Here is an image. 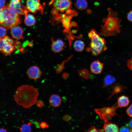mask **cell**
I'll use <instances>...</instances> for the list:
<instances>
[{
  "mask_svg": "<svg viewBox=\"0 0 132 132\" xmlns=\"http://www.w3.org/2000/svg\"><path fill=\"white\" fill-rule=\"evenodd\" d=\"M6 44L3 38H0V52H2Z\"/></svg>",
  "mask_w": 132,
  "mask_h": 132,
  "instance_id": "d4e9b609",
  "label": "cell"
},
{
  "mask_svg": "<svg viewBox=\"0 0 132 132\" xmlns=\"http://www.w3.org/2000/svg\"><path fill=\"white\" fill-rule=\"evenodd\" d=\"M7 132V130L3 128H0V132Z\"/></svg>",
  "mask_w": 132,
  "mask_h": 132,
  "instance_id": "8d00e7d4",
  "label": "cell"
},
{
  "mask_svg": "<svg viewBox=\"0 0 132 132\" xmlns=\"http://www.w3.org/2000/svg\"><path fill=\"white\" fill-rule=\"evenodd\" d=\"M118 107L117 103L111 107L95 109V111L100 119L106 122L110 119L117 114L116 111Z\"/></svg>",
  "mask_w": 132,
  "mask_h": 132,
  "instance_id": "8992f818",
  "label": "cell"
},
{
  "mask_svg": "<svg viewBox=\"0 0 132 132\" xmlns=\"http://www.w3.org/2000/svg\"><path fill=\"white\" fill-rule=\"evenodd\" d=\"M7 30L5 28L0 26V38H3L6 36Z\"/></svg>",
  "mask_w": 132,
  "mask_h": 132,
  "instance_id": "603a6c76",
  "label": "cell"
},
{
  "mask_svg": "<svg viewBox=\"0 0 132 132\" xmlns=\"http://www.w3.org/2000/svg\"><path fill=\"white\" fill-rule=\"evenodd\" d=\"M37 106L39 108H42L44 106V102L41 100H39L37 101L36 103Z\"/></svg>",
  "mask_w": 132,
  "mask_h": 132,
  "instance_id": "f546056e",
  "label": "cell"
},
{
  "mask_svg": "<svg viewBox=\"0 0 132 132\" xmlns=\"http://www.w3.org/2000/svg\"><path fill=\"white\" fill-rule=\"evenodd\" d=\"M126 126L128 127L131 132H132V119L128 123L126 124Z\"/></svg>",
  "mask_w": 132,
  "mask_h": 132,
  "instance_id": "e575fe53",
  "label": "cell"
},
{
  "mask_svg": "<svg viewBox=\"0 0 132 132\" xmlns=\"http://www.w3.org/2000/svg\"><path fill=\"white\" fill-rule=\"evenodd\" d=\"M121 90V87L119 86L115 87L114 89L113 92V94L117 93H118L120 92Z\"/></svg>",
  "mask_w": 132,
  "mask_h": 132,
  "instance_id": "d6a6232c",
  "label": "cell"
},
{
  "mask_svg": "<svg viewBox=\"0 0 132 132\" xmlns=\"http://www.w3.org/2000/svg\"><path fill=\"white\" fill-rule=\"evenodd\" d=\"M13 45L15 48L20 49L21 48L22 44L18 40L14 42Z\"/></svg>",
  "mask_w": 132,
  "mask_h": 132,
  "instance_id": "484cf974",
  "label": "cell"
},
{
  "mask_svg": "<svg viewBox=\"0 0 132 132\" xmlns=\"http://www.w3.org/2000/svg\"><path fill=\"white\" fill-rule=\"evenodd\" d=\"M31 123L24 124L22 125L20 128V130L22 132H30L31 131Z\"/></svg>",
  "mask_w": 132,
  "mask_h": 132,
  "instance_id": "ffe728a7",
  "label": "cell"
},
{
  "mask_svg": "<svg viewBox=\"0 0 132 132\" xmlns=\"http://www.w3.org/2000/svg\"><path fill=\"white\" fill-rule=\"evenodd\" d=\"M114 81V78L112 77L110 75H108L105 78L104 83L106 85H108L111 84Z\"/></svg>",
  "mask_w": 132,
  "mask_h": 132,
  "instance_id": "44dd1931",
  "label": "cell"
},
{
  "mask_svg": "<svg viewBox=\"0 0 132 132\" xmlns=\"http://www.w3.org/2000/svg\"><path fill=\"white\" fill-rule=\"evenodd\" d=\"M88 35L91 42L90 47L87 48V51L91 52L93 55H98L103 51L106 50L105 40L95 29H91L88 33Z\"/></svg>",
  "mask_w": 132,
  "mask_h": 132,
  "instance_id": "3957f363",
  "label": "cell"
},
{
  "mask_svg": "<svg viewBox=\"0 0 132 132\" xmlns=\"http://www.w3.org/2000/svg\"><path fill=\"white\" fill-rule=\"evenodd\" d=\"M21 1V0H10L8 4L9 8L14 12L19 15H23L27 9Z\"/></svg>",
  "mask_w": 132,
  "mask_h": 132,
  "instance_id": "52a82bcc",
  "label": "cell"
},
{
  "mask_svg": "<svg viewBox=\"0 0 132 132\" xmlns=\"http://www.w3.org/2000/svg\"><path fill=\"white\" fill-rule=\"evenodd\" d=\"M51 40L52 48L54 52L58 53L61 52L65 47L64 43L61 39H58L55 40L52 38Z\"/></svg>",
  "mask_w": 132,
  "mask_h": 132,
  "instance_id": "8fae6325",
  "label": "cell"
},
{
  "mask_svg": "<svg viewBox=\"0 0 132 132\" xmlns=\"http://www.w3.org/2000/svg\"><path fill=\"white\" fill-rule=\"evenodd\" d=\"M39 94L38 91L34 87L23 85L17 88L14 98L17 104L24 108H29L36 103Z\"/></svg>",
  "mask_w": 132,
  "mask_h": 132,
  "instance_id": "6da1fadb",
  "label": "cell"
},
{
  "mask_svg": "<svg viewBox=\"0 0 132 132\" xmlns=\"http://www.w3.org/2000/svg\"><path fill=\"white\" fill-rule=\"evenodd\" d=\"M85 45L84 42L82 40H76L73 44V47L74 49L78 52L82 51L84 49Z\"/></svg>",
  "mask_w": 132,
  "mask_h": 132,
  "instance_id": "e0dca14e",
  "label": "cell"
},
{
  "mask_svg": "<svg viewBox=\"0 0 132 132\" xmlns=\"http://www.w3.org/2000/svg\"><path fill=\"white\" fill-rule=\"evenodd\" d=\"M5 16L3 8H0V25L5 21Z\"/></svg>",
  "mask_w": 132,
  "mask_h": 132,
  "instance_id": "7402d4cb",
  "label": "cell"
},
{
  "mask_svg": "<svg viewBox=\"0 0 132 132\" xmlns=\"http://www.w3.org/2000/svg\"><path fill=\"white\" fill-rule=\"evenodd\" d=\"M128 115L130 117H132V104L128 107L126 111Z\"/></svg>",
  "mask_w": 132,
  "mask_h": 132,
  "instance_id": "83f0119b",
  "label": "cell"
},
{
  "mask_svg": "<svg viewBox=\"0 0 132 132\" xmlns=\"http://www.w3.org/2000/svg\"><path fill=\"white\" fill-rule=\"evenodd\" d=\"M14 48L13 45L7 44L1 53L5 56H8L13 52Z\"/></svg>",
  "mask_w": 132,
  "mask_h": 132,
  "instance_id": "d6986e66",
  "label": "cell"
},
{
  "mask_svg": "<svg viewBox=\"0 0 132 132\" xmlns=\"http://www.w3.org/2000/svg\"><path fill=\"white\" fill-rule=\"evenodd\" d=\"M127 18L129 21L132 22V9L129 12L127 16Z\"/></svg>",
  "mask_w": 132,
  "mask_h": 132,
  "instance_id": "836d02e7",
  "label": "cell"
},
{
  "mask_svg": "<svg viewBox=\"0 0 132 132\" xmlns=\"http://www.w3.org/2000/svg\"><path fill=\"white\" fill-rule=\"evenodd\" d=\"M103 64L99 60L94 61L90 66V70L91 73L98 74L102 72L103 68Z\"/></svg>",
  "mask_w": 132,
  "mask_h": 132,
  "instance_id": "7c38bea8",
  "label": "cell"
},
{
  "mask_svg": "<svg viewBox=\"0 0 132 132\" xmlns=\"http://www.w3.org/2000/svg\"><path fill=\"white\" fill-rule=\"evenodd\" d=\"M26 7L30 11L35 14L39 12L42 14L43 7L39 0H26Z\"/></svg>",
  "mask_w": 132,
  "mask_h": 132,
  "instance_id": "ba28073f",
  "label": "cell"
},
{
  "mask_svg": "<svg viewBox=\"0 0 132 132\" xmlns=\"http://www.w3.org/2000/svg\"><path fill=\"white\" fill-rule=\"evenodd\" d=\"M11 33L12 37L17 40L23 38V29L19 26L15 25L11 28Z\"/></svg>",
  "mask_w": 132,
  "mask_h": 132,
  "instance_id": "30bf717a",
  "label": "cell"
},
{
  "mask_svg": "<svg viewBox=\"0 0 132 132\" xmlns=\"http://www.w3.org/2000/svg\"><path fill=\"white\" fill-rule=\"evenodd\" d=\"M127 66L128 68L132 71V57L128 61Z\"/></svg>",
  "mask_w": 132,
  "mask_h": 132,
  "instance_id": "1f68e13d",
  "label": "cell"
},
{
  "mask_svg": "<svg viewBox=\"0 0 132 132\" xmlns=\"http://www.w3.org/2000/svg\"><path fill=\"white\" fill-rule=\"evenodd\" d=\"M103 131L107 132H117L119 131V128L116 124L112 123L110 121L105 122L104 124Z\"/></svg>",
  "mask_w": 132,
  "mask_h": 132,
  "instance_id": "9a60e30c",
  "label": "cell"
},
{
  "mask_svg": "<svg viewBox=\"0 0 132 132\" xmlns=\"http://www.w3.org/2000/svg\"><path fill=\"white\" fill-rule=\"evenodd\" d=\"M5 0H0V8H3L5 6Z\"/></svg>",
  "mask_w": 132,
  "mask_h": 132,
  "instance_id": "d590c367",
  "label": "cell"
},
{
  "mask_svg": "<svg viewBox=\"0 0 132 132\" xmlns=\"http://www.w3.org/2000/svg\"><path fill=\"white\" fill-rule=\"evenodd\" d=\"M27 74L29 78L35 80L40 78L42 72L38 66H34L28 69Z\"/></svg>",
  "mask_w": 132,
  "mask_h": 132,
  "instance_id": "9c48e42d",
  "label": "cell"
},
{
  "mask_svg": "<svg viewBox=\"0 0 132 132\" xmlns=\"http://www.w3.org/2000/svg\"><path fill=\"white\" fill-rule=\"evenodd\" d=\"M103 131L102 130H99L97 129L95 127L92 126L91 127L89 128L87 131V132H100Z\"/></svg>",
  "mask_w": 132,
  "mask_h": 132,
  "instance_id": "4316f807",
  "label": "cell"
},
{
  "mask_svg": "<svg viewBox=\"0 0 132 132\" xmlns=\"http://www.w3.org/2000/svg\"><path fill=\"white\" fill-rule=\"evenodd\" d=\"M129 102L128 98L125 96H122L119 98L117 104L118 107L122 108L127 106Z\"/></svg>",
  "mask_w": 132,
  "mask_h": 132,
  "instance_id": "2e32d148",
  "label": "cell"
},
{
  "mask_svg": "<svg viewBox=\"0 0 132 132\" xmlns=\"http://www.w3.org/2000/svg\"><path fill=\"white\" fill-rule=\"evenodd\" d=\"M40 126L41 128L44 129L48 128L49 127V126L47 124L46 122H42L40 123Z\"/></svg>",
  "mask_w": 132,
  "mask_h": 132,
  "instance_id": "4dcf8cb0",
  "label": "cell"
},
{
  "mask_svg": "<svg viewBox=\"0 0 132 132\" xmlns=\"http://www.w3.org/2000/svg\"><path fill=\"white\" fill-rule=\"evenodd\" d=\"M108 15L103 19L104 24L101 27L99 35L106 37L115 36L121 32V21L116 11H114L110 8L108 9Z\"/></svg>",
  "mask_w": 132,
  "mask_h": 132,
  "instance_id": "7a4b0ae2",
  "label": "cell"
},
{
  "mask_svg": "<svg viewBox=\"0 0 132 132\" xmlns=\"http://www.w3.org/2000/svg\"><path fill=\"white\" fill-rule=\"evenodd\" d=\"M28 10L25 11L24 15V22L28 26H31L33 25L36 22L34 16L29 13Z\"/></svg>",
  "mask_w": 132,
  "mask_h": 132,
  "instance_id": "4fadbf2b",
  "label": "cell"
},
{
  "mask_svg": "<svg viewBox=\"0 0 132 132\" xmlns=\"http://www.w3.org/2000/svg\"><path fill=\"white\" fill-rule=\"evenodd\" d=\"M120 132H131L128 127L126 126H123L121 127L119 130Z\"/></svg>",
  "mask_w": 132,
  "mask_h": 132,
  "instance_id": "f1b7e54d",
  "label": "cell"
},
{
  "mask_svg": "<svg viewBox=\"0 0 132 132\" xmlns=\"http://www.w3.org/2000/svg\"><path fill=\"white\" fill-rule=\"evenodd\" d=\"M49 5L52 8L51 13L53 16L63 14L72 8L71 0H51Z\"/></svg>",
  "mask_w": 132,
  "mask_h": 132,
  "instance_id": "5b68a950",
  "label": "cell"
},
{
  "mask_svg": "<svg viewBox=\"0 0 132 132\" xmlns=\"http://www.w3.org/2000/svg\"><path fill=\"white\" fill-rule=\"evenodd\" d=\"M5 13V19L0 26L5 28L7 30L12 27L20 24L22 22L21 18L18 15L11 10L8 7V4L3 8Z\"/></svg>",
  "mask_w": 132,
  "mask_h": 132,
  "instance_id": "277c9868",
  "label": "cell"
},
{
  "mask_svg": "<svg viewBox=\"0 0 132 132\" xmlns=\"http://www.w3.org/2000/svg\"><path fill=\"white\" fill-rule=\"evenodd\" d=\"M61 99L60 97L57 94L51 95L49 99V102L50 105L54 107L59 106L61 104Z\"/></svg>",
  "mask_w": 132,
  "mask_h": 132,
  "instance_id": "5bb4252c",
  "label": "cell"
},
{
  "mask_svg": "<svg viewBox=\"0 0 132 132\" xmlns=\"http://www.w3.org/2000/svg\"><path fill=\"white\" fill-rule=\"evenodd\" d=\"M7 44L13 45L14 41L12 39L8 36H6L3 38Z\"/></svg>",
  "mask_w": 132,
  "mask_h": 132,
  "instance_id": "cb8c5ba5",
  "label": "cell"
},
{
  "mask_svg": "<svg viewBox=\"0 0 132 132\" xmlns=\"http://www.w3.org/2000/svg\"><path fill=\"white\" fill-rule=\"evenodd\" d=\"M88 3L86 0H77L76 3V6L78 10H83L86 9Z\"/></svg>",
  "mask_w": 132,
  "mask_h": 132,
  "instance_id": "ac0fdd59",
  "label": "cell"
}]
</instances>
